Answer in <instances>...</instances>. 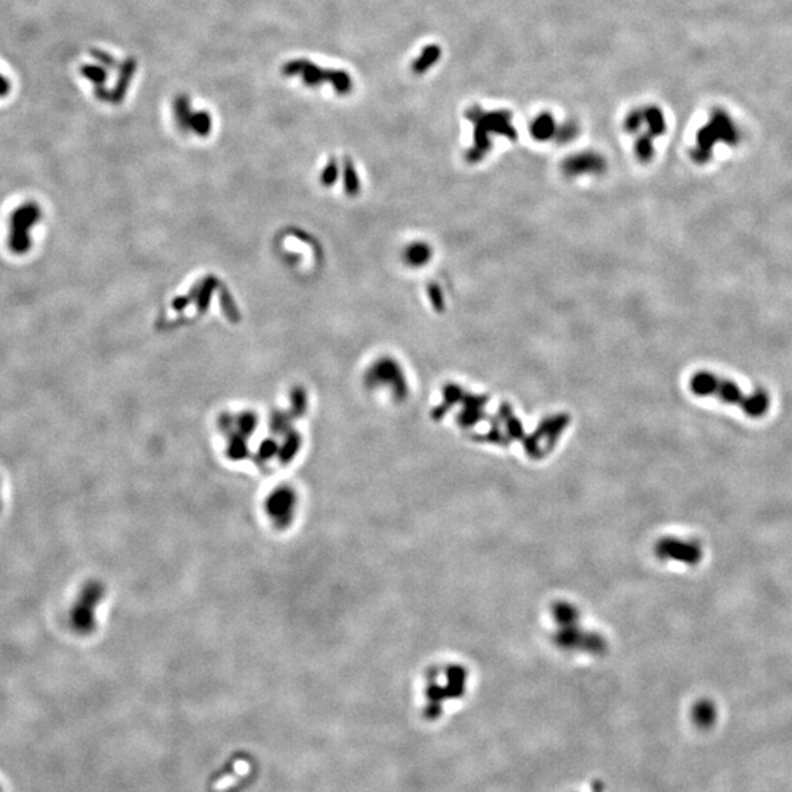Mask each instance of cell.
I'll return each mask as SVG.
<instances>
[{
  "mask_svg": "<svg viewBox=\"0 0 792 792\" xmlns=\"http://www.w3.org/2000/svg\"><path fill=\"white\" fill-rule=\"evenodd\" d=\"M643 125H644L643 109H634V111H631L624 119V129L630 134L638 132Z\"/></svg>",
  "mask_w": 792,
  "mask_h": 792,
  "instance_id": "cell-14",
  "label": "cell"
},
{
  "mask_svg": "<svg viewBox=\"0 0 792 792\" xmlns=\"http://www.w3.org/2000/svg\"><path fill=\"white\" fill-rule=\"evenodd\" d=\"M578 134H580V127H578L577 122L576 120H568L562 125H557L553 140L557 144H569L577 138Z\"/></svg>",
  "mask_w": 792,
  "mask_h": 792,
  "instance_id": "cell-12",
  "label": "cell"
},
{
  "mask_svg": "<svg viewBox=\"0 0 792 792\" xmlns=\"http://www.w3.org/2000/svg\"><path fill=\"white\" fill-rule=\"evenodd\" d=\"M656 553L662 559H674L687 565H697L703 557L700 544L678 539H662L656 546Z\"/></svg>",
  "mask_w": 792,
  "mask_h": 792,
  "instance_id": "cell-7",
  "label": "cell"
},
{
  "mask_svg": "<svg viewBox=\"0 0 792 792\" xmlns=\"http://www.w3.org/2000/svg\"><path fill=\"white\" fill-rule=\"evenodd\" d=\"M442 58V47H439L438 45H427L425 46V49L421 50V53L418 54V58L414 59L413 65H411V70L415 75H422L426 74L429 70L438 63Z\"/></svg>",
  "mask_w": 792,
  "mask_h": 792,
  "instance_id": "cell-10",
  "label": "cell"
},
{
  "mask_svg": "<svg viewBox=\"0 0 792 792\" xmlns=\"http://www.w3.org/2000/svg\"><path fill=\"white\" fill-rule=\"evenodd\" d=\"M367 385L376 388V386H386L385 389L390 390L395 398L402 399L408 393L406 377L402 372V367L398 361L392 358H380L373 363V365L368 368L365 374Z\"/></svg>",
  "mask_w": 792,
  "mask_h": 792,
  "instance_id": "cell-5",
  "label": "cell"
},
{
  "mask_svg": "<svg viewBox=\"0 0 792 792\" xmlns=\"http://www.w3.org/2000/svg\"><path fill=\"white\" fill-rule=\"evenodd\" d=\"M467 119L474 128V144L467 157L471 161L482 160L491 147V135H502L509 140L516 138L512 125V113L508 111H483L480 106H473L467 111Z\"/></svg>",
  "mask_w": 792,
  "mask_h": 792,
  "instance_id": "cell-1",
  "label": "cell"
},
{
  "mask_svg": "<svg viewBox=\"0 0 792 792\" xmlns=\"http://www.w3.org/2000/svg\"><path fill=\"white\" fill-rule=\"evenodd\" d=\"M606 159L597 152H578L562 161V172L567 177H580L584 175H602L606 171Z\"/></svg>",
  "mask_w": 792,
  "mask_h": 792,
  "instance_id": "cell-6",
  "label": "cell"
},
{
  "mask_svg": "<svg viewBox=\"0 0 792 792\" xmlns=\"http://www.w3.org/2000/svg\"><path fill=\"white\" fill-rule=\"evenodd\" d=\"M556 129H557V125L555 122V118L549 112L539 113L534 119L530 122V127H528V131H530V135L532 136V140H536L539 143H546L549 140H553Z\"/></svg>",
  "mask_w": 792,
  "mask_h": 792,
  "instance_id": "cell-8",
  "label": "cell"
},
{
  "mask_svg": "<svg viewBox=\"0 0 792 792\" xmlns=\"http://www.w3.org/2000/svg\"><path fill=\"white\" fill-rule=\"evenodd\" d=\"M719 141L736 145L740 143V131L723 109H713L707 124L697 132V147L691 152L692 159L699 163L707 161L712 157L715 144Z\"/></svg>",
  "mask_w": 792,
  "mask_h": 792,
  "instance_id": "cell-3",
  "label": "cell"
},
{
  "mask_svg": "<svg viewBox=\"0 0 792 792\" xmlns=\"http://www.w3.org/2000/svg\"><path fill=\"white\" fill-rule=\"evenodd\" d=\"M644 115V125L649 128V135L651 138H656L666 132V119L663 112L658 106H649L643 109Z\"/></svg>",
  "mask_w": 792,
  "mask_h": 792,
  "instance_id": "cell-11",
  "label": "cell"
},
{
  "mask_svg": "<svg viewBox=\"0 0 792 792\" xmlns=\"http://www.w3.org/2000/svg\"><path fill=\"white\" fill-rule=\"evenodd\" d=\"M427 292H429V296H430V299H431L433 307H434L436 310H438V311H442V310L445 308V299H443V295H442V290L439 288L438 285L431 283V285L429 286V288H427Z\"/></svg>",
  "mask_w": 792,
  "mask_h": 792,
  "instance_id": "cell-16",
  "label": "cell"
},
{
  "mask_svg": "<svg viewBox=\"0 0 792 792\" xmlns=\"http://www.w3.org/2000/svg\"><path fill=\"white\" fill-rule=\"evenodd\" d=\"M431 247L422 241H415L408 245L404 250V262L409 267H422L431 260Z\"/></svg>",
  "mask_w": 792,
  "mask_h": 792,
  "instance_id": "cell-9",
  "label": "cell"
},
{
  "mask_svg": "<svg viewBox=\"0 0 792 792\" xmlns=\"http://www.w3.org/2000/svg\"><path fill=\"white\" fill-rule=\"evenodd\" d=\"M43 213L37 203H25L10 216L8 245L13 254H25L31 248V229L42 219Z\"/></svg>",
  "mask_w": 792,
  "mask_h": 792,
  "instance_id": "cell-4",
  "label": "cell"
},
{
  "mask_svg": "<svg viewBox=\"0 0 792 792\" xmlns=\"http://www.w3.org/2000/svg\"><path fill=\"white\" fill-rule=\"evenodd\" d=\"M653 140L649 134L641 135L637 138L634 150H635V156L640 161L647 163L651 160L653 155H654V147H653Z\"/></svg>",
  "mask_w": 792,
  "mask_h": 792,
  "instance_id": "cell-13",
  "label": "cell"
},
{
  "mask_svg": "<svg viewBox=\"0 0 792 792\" xmlns=\"http://www.w3.org/2000/svg\"><path fill=\"white\" fill-rule=\"evenodd\" d=\"M235 770H237V772H235V776H234V777H225V779H222L219 784H216L214 788H216L217 791H223V789L230 788V785L235 784L241 776H245V775L248 773V770H250L248 763H247V761H237Z\"/></svg>",
  "mask_w": 792,
  "mask_h": 792,
  "instance_id": "cell-15",
  "label": "cell"
},
{
  "mask_svg": "<svg viewBox=\"0 0 792 792\" xmlns=\"http://www.w3.org/2000/svg\"><path fill=\"white\" fill-rule=\"evenodd\" d=\"M691 390L695 395H718L723 402L738 404L744 413L750 417H761L766 414L769 408V399L764 393H756L753 396H744L735 383L729 380H720L715 374L697 373L691 380Z\"/></svg>",
  "mask_w": 792,
  "mask_h": 792,
  "instance_id": "cell-2",
  "label": "cell"
}]
</instances>
